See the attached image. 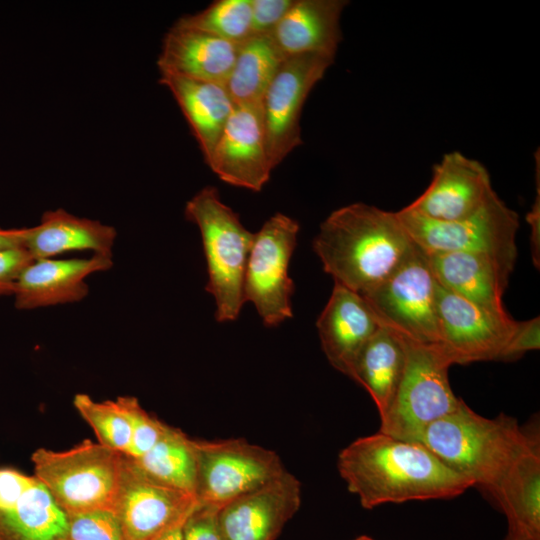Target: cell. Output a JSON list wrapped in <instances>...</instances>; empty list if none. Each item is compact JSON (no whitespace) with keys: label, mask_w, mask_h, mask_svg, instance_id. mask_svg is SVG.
<instances>
[{"label":"cell","mask_w":540,"mask_h":540,"mask_svg":"<svg viewBox=\"0 0 540 540\" xmlns=\"http://www.w3.org/2000/svg\"><path fill=\"white\" fill-rule=\"evenodd\" d=\"M68 516V540H124L114 510L96 509Z\"/></svg>","instance_id":"31"},{"label":"cell","mask_w":540,"mask_h":540,"mask_svg":"<svg viewBox=\"0 0 540 540\" xmlns=\"http://www.w3.org/2000/svg\"><path fill=\"white\" fill-rule=\"evenodd\" d=\"M294 0H251L252 34H272Z\"/></svg>","instance_id":"34"},{"label":"cell","mask_w":540,"mask_h":540,"mask_svg":"<svg viewBox=\"0 0 540 540\" xmlns=\"http://www.w3.org/2000/svg\"><path fill=\"white\" fill-rule=\"evenodd\" d=\"M530 437L515 418L503 414L486 418L462 401L428 425L418 442L473 486L491 492Z\"/></svg>","instance_id":"3"},{"label":"cell","mask_w":540,"mask_h":540,"mask_svg":"<svg viewBox=\"0 0 540 540\" xmlns=\"http://www.w3.org/2000/svg\"><path fill=\"white\" fill-rule=\"evenodd\" d=\"M354 540H375L367 535H361V536H358L356 537Z\"/></svg>","instance_id":"41"},{"label":"cell","mask_w":540,"mask_h":540,"mask_svg":"<svg viewBox=\"0 0 540 540\" xmlns=\"http://www.w3.org/2000/svg\"><path fill=\"white\" fill-rule=\"evenodd\" d=\"M345 0H294L272 36L286 56L304 53L336 55L342 40L340 17Z\"/></svg>","instance_id":"21"},{"label":"cell","mask_w":540,"mask_h":540,"mask_svg":"<svg viewBox=\"0 0 540 540\" xmlns=\"http://www.w3.org/2000/svg\"><path fill=\"white\" fill-rule=\"evenodd\" d=\"M238 47L209 33L173 24L163 38L157 67L160 74L225 85Z\"/></svg>","instance_id":"19"},{"label":"cell","mask_w":540,"mask_h":540,"mask_svg":"<svg viewBox=\"0 0 540 540\" xmlns=\"http://www.w3.org/2000/svg\"><path fill=\"white\" fill-rule=\"evenodd\" d=\"M128 458L147 477L195 495L197 460L194 440L182 431L168 426L148 452L138 458Z\"/></svg>","instance_id":"28"},{"label":"cell","mask_w":540,"mask_h":540,"mask_svg":"<svg viewBox=\"0 0 540 540\" xmlns=\"http://www.w3.org/2000/svg\"><path fill=\"white\" fill-rule=\"evenodd\" d=\"M116 236L112 226L58 208L46 211L39 224L27 228L23 247L33 260L49 259L74 250L112 255Z\"/></svg>","instance_id":"22"},{"label":"cell","mask_w":540,"mask_h":540,"mask_svg":"<svg viewBox=\"0 0 540 540\" xmlns=\"http://www.w3.org/2000/svg\"><path fill=\"white\" fill-rule=\"evenodd\" d=\"M200 504L218 508L279 477L284 467L272 450L244 439L194 440Z\"/></svg>","instance_id":"10"},{"label":"cell","mask_w":540,"mask_h":540,"mask_svg":"<svg viewBox=\"0 0 540 540\" xmlns=\"http://www.w3.org/2000/svg\"><path fill=\"white\" fill-rule=\"evenodd\" d=\"M174 25L240 44L252 35L251 0L214 1L202 11L182 16Z\"/></svg>","instance_id":"29"},{"label":"cell","mask_w":540,"mask_h":540,"mask_svg":"<svg viewBox=\"0 0 540 540\" xmlns=\"http://www.w3.org/2000/svg\"><path fill=\"white\" fill-rule=\"evenodd\" d=\"M299 232L296 220L276 213L254 233L243 285L244 302H251L267 327L292 318L294 283L288 274Z\"/></svg>","instance_id":"9"},{"label":"cell","mask_w":540,"mask_h":540,"mask_svg":"<svg viewBox=\"0 0 540 540\" xmlns=\"http://www.w3.org/2000/svg\"><path fill=\"white\" fill-rule=\"evenodd\" d=\"M74 406L92 427L99 443L127 455L132 437L131 424L124 409L116 401H94L86 394H77Z\"/></svg>","instance_id":"30"},{"label":"cell","mask_w":540,"mask_h":540,"mask_svg":"<svg viewBox=\"0 0 540 540\" xmlns=\"http://www.w3.org/2000/svg\"><path fill=\"white\" fill-rule=\"evenodd\" d=\"M68 516L35 478L10 511L0 513V540H65Z\"/></svg>","instance_id":"27"},{"label":"cell","mask_w":540,"mask_h":540,"mask_svg":"<svg viewBox=\"0 0 540 540\" xmlns=\"http://www.w3.org/2000/svg\"><path fill=\"white\" fill-rule=\"evenodd\" d=\"M404 340V372L388 410L380 417L379 432L418 442L428 425L456 410L463 400L451 388L452 363L442 348Z\"/></svg>","instance_id":"6"},{"label":"cell","mask_w":540,"mask_h":540,"mask_svg":"<svg viewBox=\"0 0 540 540\" xmlns=\"http://www.w3.org/2000/svg\"><path fill=\"white\" fill-rule=\"evenodd\" d=\"M131 424V444L126 456L138 458L148 452L162 437L168 425L149 415L134 397H119Z\"/></svg>","instance_id":"32"},{"label":"cell","mask_w":540,"mask_h":540,"mask_svg":"<svg viewBox=\"0 0 540 540\" xmlns=\"http://www.w3.org/2000/svg\"><path fill=\"white\" fill-rule=\"evenodd\" d=\"M27 228L0 227V251L23 247Z\"/></svg>","instance_id":"38"},{"label":"cell","mask_w":540,"mask_h":540,"mask_svg":"<svg viewBox=\"0 0 540 540\" xmlns=\"http://www.w3.org/2000/svg\"><path fill=\"white\" fill-rule=\"evenodd\" d=\"M316 326L327 360L347 376L360 350L381 327L364 297L337 283Z\"/></svg>","instance_id":"18"},{"label":"cell","mask_w":540,"mask_h":540,"mask_svg":"<svg viewBox=\"0 0 540 540\" xmlns=\"http://www.w3.org/2000/svg\"><path fill=\"white\" fill-rule=\"evenodd\" d=\"M35 478L12 469L0 470V513L13 509Z\"/></svg>","instance_id":"37"},{"label":"cell","mask_w":540,"mask_h":540,"mask_svg":"<svg viewBox=\"0 0 540 540\" xmlns=\"http://www.w3.org/2000/svg\"><path fill=\"white\" fill-rule=\"evenodd\" d=\"M32 261L24 247L0 251V296L13 295L18 277Z\"/></svg>","instance_id":"36"},{"label":"cell","mask_w":540,"mask_h":540,"mask_svg":"<svg viewBox=\"0 0 540 540\" xmlns=\"http://www.w3.org/2000/svg\"><path fill=\"white\" fill-rule=\"evenodd\" d=\"M198 501L195 495L161 484L143 474L124 455L115 512L124 540H150L185 519Z\"/></svg>","instance_id":"14"},{"label":"cell","mask_w":540,"mask_h":540,"mask_svg":"<svg viewBox=\"0 0 540 540\" xmlns=\"http://www.w3.org/2000/svg\"><path fill=\"white\" fill-rule=\"evenodd\" d=\"M218 510L216 506L197 503L183 524V540H224Z\"/></svg>","instance_id":"33"},{"label":"cell","mask_w":540,"mask_h":540,"mask_svg":"<svg viewBox=\"0 0 540 540\" xmlns=\"http://www.w3.org/2000/svg\"><path fill=\"white\" fill-rule=\"evenodd\" d=\"M186 518L174 523L150 540H183V524Z\"/></svg>","instance_id":"39"},{"label":"cell","mask_w":540,"mask_h":540,"mask_svg":"<svg viewBox=\"0 0 540 540\" xmlns=\"http://www.w3.org/2000/svg\"><path fill=\"white\" fill-rule=\"evenodd\" d=\"M428 257L440 286L484 309L507 313L503 294L514 267L482 253L445 252Z\"/></svg>","instance_id":"20"},{"label":"cell","mask_w":540,"mask_h":540,"mask_svg":"<svg viewBox=\"0 0 540 540\" xmlns=\"http://www.w3.org/2000/svg\"><path fill=\"white\" fill-rule=\"evenodd\" d=\"M65 540H68V539H65Z\"/></svg>","instance_id":"42"},{"label":"cell","mask_w":540,"mask_h":540,"mask_svg":"<svg viewBox=\"0 0 540 540\" xmlns=\"http://www.w3.org/2000/svg\"><path fill=\"white\" fill-rule=\"evenodd\" d=\"M495 191L482 163L454 151L434 165L426 190L406 207L436 221H455L478 211Z\"/></svg>","instance_id":"15"},{"label":"cell","mask_w":540,"mask_h":540,"mask_svg":"<svg viewBox=\"0 0 540 540\" xmlns=\"http://www.w3.org/2000/svg\"><path fill=\"white\" fill-rule=\"evenodd\" d=\"M504 540H540L520 530L508 527V532Z\"/></svg>","instance_id":"40"},{"label":"cell","mask_w":540,"mask_h":540,"mask_svg":"<svg viewBox=\"0 0 540 540\" xmlns=\"http://www.w3.org/2000/svg\"><path fill=\"white\" fill-rule=\"evenodd\" d=\"M410 238L426 254L482 253L514 267L519 218L494 192L474 214L455 221H436L404 207L396 212Z\"/></svg>","instance_id":"7"},{"label":"cell","mask_w":540,"mask_h":540,"mask_svg":"<svg viewBox=\"0 0 540 540\" xmlns=\"http://www.w3.org/2000/svg\"><path fill=\"white\" fill-rule=\"evenodd\" d=\"M406 363V344L402 336L381 326L358 353L349 377L371 396L379 416L388 410Z\"/></svg>","instance_id":"25"},{"label":"cell","mask_w":540,"mask_h":540,"mask_svg":"<svg viewBox=\"0 0 540 540\" xmlns=\"http://www.w3.org/2000/svg\"><path fill=\"white\" fill-rule=\"evenodd\" d=\"M334 60L335 55L323 53L289 56L269 84L261 109L273 169L303 143L300 117L304 103Z\"/></svg>","instance_id":"11"},{"label":"cell","mask_w":540,"mask_h":540,"mask_svg":"<svg viewBox=\"0 0 540 540\" xmlns=\"http://www.w3.org/2000/svg\"><path fill=\"white\" fill-rule=\"evenodd\" d=\"M439 346L453 364L500 359L516 326L508 313L484 309L439 285Z\"/></svg>","instance_id":"12"},{"label":"cell","mask_w":540,"mask_h":540,"mask_svg":"<svg viewBox=\"0 0 540 540\" xmlns=\"http://www.w3.org/2000/svg\"><path fill=\"white\" fill-rule=\"evenodd\" d=\"M437 287L428 255L415 245L394 272L362 296L380 326L415 343L439 344Z\"/></svg>","instance_id":"8"},{"label":"cell","mask_w":540,"mask_h":540,"mask_svg":"<svg viewBox=\"0 0 540 540\" xmlns=\"http://www.w3.org/2000/svg\"><path fill=\"white\" fill-rule=\"evenodd\" d=\"M338 471L365 509L387 503L450 499L474 487L419 442L381 432L360 437L338 455Z\"/></svg>","instance_id":"1"},{"label":"cell","mask_w":540,"mask_h":540,"mask_svg":"<svg viewBox=\"0 0 540 540\" xmlns=\"http://www.w3.org/2000/svg\"><path fill=\"white\" fill-rule=\"evenodd\" d=\"M206 164L227 184L262 190L273 168L261 104L234 106Z\"/></svg>","instance_id":"13"},{"label":"cell","mask_w":540,"mask_h":540,"mask_svg":"<svg viewBox=\"0 0 540 540\" xmlns=\"http://www.w3.org/2000/svg\"><path fill=\"white\" fill-rule=\"evenodd\" d=\"M35 478L67 515L115 511L124 469V454L84 441L69 450L39 448L32 455Z\"/></svg>","instance_id":"5"},{"label":"cell","mask_w":540,"mask_h":540,"mask_svg":"<svg viewBox=\"0 0 540 540\" xmlns=\"http://www.w3.org/2000/svg\"><path fill=\"white\" fill-rule=\"evenodd\" d=\"M286 58L272 34H252L240 43L225 84L234 104H261L269 84Z\"/></svg>","instance_id":"26"},{"label":"cell","mask_w":540,"mask_h":540,"mask_svg":"<svg viewBox=\"0 0 540 540\" xmlns=\"http://www.w3.org/2000/svg\"><path fill=\"white\" fill-rule=\"evenodd\" d=\"M159 82L178 103L206 162L235 106L226 86L171 74H160Z\"/></svg>","instance_id":"24"},{"label":"cell","mask_w":540,"mask_h":540,"mask_svg":"<svg viewBox=\"0 0 540 540\" xmlns=\"http://www.w3.org/2000/svg\"><path fill=\"white\" fill-rule=\"evenodd\" d=\"M540 348V318L516 322V326L500 356L501 360H512L524 353Z\"/></svg>","instance_id":"35"},{"label":"cell","mask_w":540,"mask_h":540,"mask_svg":"<svg viewBox=\"0 0 540 540\" xmlns=\"http://www.w3.org/2000/svg\"><path fill=\"white\" fill-rule=\"evenodd\" d=\"M508 527L540 538V445L531 435L490 492Z\"/></svg>","instance_id":"23"},{"label":"cell","mask_w":540,"mask_h":540,"mask_svg":"<svg viewBox=\"0 0 540 540\" xmlns=\"http://www.w3.org/2000/svg\"><path fill=\"white\" fill-rule=\"evenodd\" d=\"M300 504V483L285 470L274 480L219 508L223 539L274 540Z\"/></svg>","instance_id":"16"},{"label":"cell","mask_w":540,"mask_h":540,"mask_svg":"<svg viewBox=\"0 0 540 540\" xmlns=\"http://www.w3.org/2000/svg\"><path fill=\"white\" fill-rule=\"evenodd\" d=\"M184 214L201 233L208 272L205 289L214 297L215 319L233 321L244 303V276L254 234L212 186L196 193L186 203Z\"/></svg>","instance_id":"4"},{"label":"cell","mask_w":540,"mask_h":540,"mask_svg":"<svg viewBox=\"0 0 540 540\" xmlns=\"http://www.w3.org/2000/svg\"><path fill=\"white\" fill-rule=\"evenodd\" d=\"M414 246L396 212L360 202L333 211L313 240L334 283L361 295L394 272Z\"/></svg>","instance_id":"2"},{"label":"cell","mask_w":540,"mask_h":540,"mask_svg":"<svg viewBox=\"0 0 540 540\" xmlns=\"http://www.w3.org/2000/svg\"><path fill=\"white\" fill-rule=\"evenodd\" d=\"M112 255L94 254L85 259L33 260L21 272L13 291L15 307L30 310L78 302L88 294L85 279L109 270Z\"/></svg>","instance_id":"17"}]
</instances>
